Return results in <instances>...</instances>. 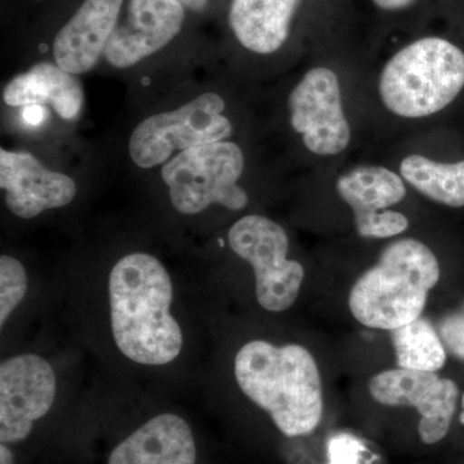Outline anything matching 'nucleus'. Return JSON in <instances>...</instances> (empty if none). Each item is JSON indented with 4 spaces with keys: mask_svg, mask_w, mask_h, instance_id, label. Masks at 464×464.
Segmentation results:
<instances>
[{
    "mask_svg": "<svg viewBox=\"0 0 464 464\" xmlns=\"http://www.w3.org/2000/svg\"><path fill=\"white\" fill-rule=\"evenodd\" d=\"M235 255L255 271L256 297L270 313H283L297 301L304 279V266L288 259L289 237L267 217L249 215L235 222L228 231Z\"/></svg>",
    "mask_w": 464,
    "mask_h": 464,
    "instance_id": "0eeeda50",
    "label": "nucleus"
},
{
    "mask_svg": "<svg viewBox=\"0 0 464 464\" xmlns=\"http://www.w3.org/2000/svg\"><path fill=\"white\" fill-rule=\"evenodd\" d=\"M186 9L177 0H130L106 45V63L124 70L166 48L181 33Z\"/></svg>",
    "mask_w": 464,
    "mask_h": 464,
    "instance_id": "f8f14e48",
    "label": "nucleus"
},
{
    "mask_svg": "<svg viewBox=\"0 0 464 464\" xmlns=\"http://www.w3.org/2000/svg\"><path fill=\"white\" fill-rule=\"evenodd\" d=\"M436 328L448 353L464 362V304L442 316Z\"/></svg>",
    "mask_w": 464,
    "mask_h": 464,
    "instance_id": "412c9836",
    "label": "nucleus"
},
{
    "mask_svg": "<svg viewBox=\"0 0 464 464\" xmlns=\"http://www.w3.org/2000/svg\"><path fill=\"white\" fill-rule=\"evenodd\" d=\"M0 188L5 206L20 218L69 206L78 194L72 177L54 172L27 151L0 149Z\"/></svg>",
    "mask_w": 464,
    "mask_h": 464,
    "instance_id": "ddd939ff",
    "label": "nucleus"
},
{
    "mask_svg": "<svg viewBox=\"0 0 464 464\" xmlns=\"http://www.w3.org/2000/svg\"><path fill=\"white\" fill-rule=\"evenodd\" d=\"M225 111L224 97L206 92L179 108L150 115L130 134V157L137 167L150 169L164 166L176 152L226 141L234 127Z\"/></svg>",
    "mask_w": 464,
    "mask_h": 464,
    "instance_id": "423d86ee",
    "label": "nucleus"
},
{
    "mask_svg": "<svg viewBox=\"0 0 464 464\" xmlns=\"http://www.w3.org/2000/svg\"><path fill=\"white\" fill-rule=\"evenodd\" d=\"M84 90L78 75L57 63H39L14 76L3 91V101L11 108L51 105L63 121H75L84 106Z\"/></svg>",
    "mask_w": 464,
    "mask_h": 464,
    "instance_id": "dca6fc26",
    "label": "nucleus"
},
{
    "mask_svg": "<svg viewBox=\"0 0 464 464\" xmlns=\"http://www.w3.org/2000/svg\"><path fill=\"white\" fill-rule=\"evenodd\" d=\"M440 275L435 253L422 241H393L377 264L357 277L348 307L366 328L393 331L422 316Z\"/></svg>",
    "mask_w": 464,
    "mask_h": 464,
    "instance_id": "7ed1b4c3",
    "label": "nucleus"
},
{
    "mask_svg": "<svg viewBox=\"0 0 464 464\" xmlns=\"http://www.w3.org/2000/svg\"><path fill=\"white\" fill-rule=\"evenodd\" d=\"M464 88V52L439 36L418 39L390 58L380 78L392 114L420 119L450 105Z\"/></svg>",
    "mask_w": 464,
    "mask_h": 464,
    "instance_id": "20e7f679",
    "label": "nucleus"
},
{
    "mask_svg": "<svg viewBox=\"0 0 464 464\" xmlns=\"http://www.w3.org/2000/svg\"><path fill=\"white\" fill-rule=\"evenodd\" d=\"M400 174L430 200L450 208L464 207V160L438 163L422 155H409L400 164Z\"/></svg>",
    "mask_w": 464,
    "mask_h": 464,
    "instance_id": "a211bd4d",
    "label": "nucleus"
},
{
    "mask_svg": "<svg viewBox=\"0 0 464 464\" xmlns=\"http://www.w3.org/2000/svg\"><path fill=\"white\" fill-rule=\"evenodd\" d=\"M0 464H14V453L5 444L0 445Z\"/></svg>",
    "mask_w": 464,
    "mask_h": 464,
    "instance_id": "b1692460",
    "label": "nucleus"
},
{
    "mask_svg": "<svg viewBox=\"0 0 464 464\" xmlns=\"http://www.w3.org/2000/svg\"><path fill=\"white\" fill-rule=\"evenodd\" d=\"M244 167L243 150L226 140L179 152L160 173L172 206L182 215H198L213 204L239 212L249 201L237 185Z\"/></svg>",
    "mask_w": 464,
    "mask_h": 464,
    "instance_id": "39448f33",
    "label": "nucleus"
},
{
    "mask_svg": "<svg viewBox=\"0 0 464 464\" xmlns=\"http://www.w3.org/2000/svg\"><path fill=\"white\" fill-rule=\"evenodd\" d=\"M27 292L25 267L11 256L0 257V325H5L9 315L20 304Z\"/></svg>",
    "mask_w": 464,
    "mask_h": 464,
    "instance_id": "aec40b11",
    "label": "nucleus"
},
{
    "mask_svg": "<svg viewBox=\"0 0 464 464\" xmlns=\"http://www.w3.org/2000/svg\"><path fill=\"white\" fill-rule=\"evenodd\" d=\"M335 188L353 209L360 237L387 239L408 230L406 216L389 209L406 197L404 179L393 170L377 166L356 167L342 174Z\"/></svg>",
    "mask_w": 464,
    "mask_h": 464,
    "instance_id": "9b49d317",
    "label": "nucleus"
},
{
    "mask_svg": "<svg viewBox=\"0 0 464 464\" xmlns=\"http://www.w3.org/2000/svg\"><path fill=\"white\" fill-rule=\"evenodd\" d=\"M234 373L244 395L270 415L288 438L308 435L323 418L322 375L316 360L301 344H244Z\"/></svg>",
    "mask_w": 464,
    "mask_h": 464,
    "instance_id": "f03ea898",
    "label": "nucleus"
},
{
    "mask_svg": "<svg viewBox=\"0 0 464 464\" xmlns=\"http://www.w3.org/2000/svg\"><path fill=\"white\" fill-rule=\"evenodd\" d=\"M372 2L382 11L395 12L411 7L417 0H372Z\"/></svg>",
    "mask_w": 464,
    "mask_h": 464,
    "instance_id": "4be33fe9",
    "label": "nucleus"
},
{
    "mask_svg": "<svg viewBox=\"0 0 464 464\" xmlns=\"http://www.w3.org/2000/svg\"><path fill=\"white\" fill-rule=\"evenodd\" d=\"M110 315L116 346L143 365H166L181 353L183 335L170 315L173 286L154 256L119 259L109 277Z\"/></svg>",
    "mask_w": 464,
    "mask_h": 464,
    "instance_id": "f257e3e1",
    "label": "nucleus"
},
{
    "mask_svg": "<svg viewBox=\"0 0 464 464\" xmlns=\"http://www.w3.org/2000/svg\"><path fill=\"white\" fill-rule=\"evenodd\" d=\"M368 387L378 404L418 411V433L424 444H436L448 435L459 399L456 382L433 372L396 368L375 374Z\"/></svg>",
    "mask_w": 464,
    "mask_h": 464,
    "instance_id": "1a4fd4ad",
    "label": "nucleus"
},
{
    "mask_svg": "<svg viewBox=\"0 0 464 464\" xmlns=\"http://www.w3.org/2000/svg\"><path fill=\"white\" fill-rule=\"evenodd\" d=\"M197 445L190 426L176 414H160L112 450L109 464H195Z\"/></svg>",
    "mask_w": 464,
    "mask_h": 464,
    "instance_id": "2eb2a0df",
    "label": "nucleus"
},
{
    "mask_svg": "<svg viewBox=\"0 0 464 464\" xmlns=\"http://www.w3.org/2000/svg\"><path fill=\"white\" fill-rule=\"evenodd\" d=\"M390 334L398 368L438 373L447 364V348L429 319L420 316Z\"/></svg>",
    "mask_w": 464,
    "mask_h": 464,
    "instance_id": "6ab92c4d",
    "label": "nucleus"
},
{
    "mask_svg": "<svg viewBox=\"0 0 464 464\" xmlns=\"http://www.w3.org/2000/svg\"><path fill=\"white\" fill-rule=\"evenodd\" d=\"M290 124L308 151L320 157L341 154L350 145L351 128L338 76L326 67L311 69L288 99Z\"/></svg>",
    "mask_w": 464,
    "mask_h": 464,
    "instance_id": "6e6552de",
    "label": "nucleus"
},
{
    "mask_svg": "<svg viewBox=\"0 0 464 464\" xmlns=\"http://www.w3.org/2000/svg\"><path fill=\"white\" fill-rule=\"evenodd\" d=\"M124 0H84L53 42L54 63L74 75L92 72L118 25Z\"/></svg>",
    "mask_w": 464,
    "mask_h": 464,
    "instance_id": "4468645a",
    "label": "nucleus"
},
{
    "mask_svg": "<svg viewBox=\"0 0 464 464\" xmlns=\"http://www.w3.org/2000/svg\"><path fill=\"white\" fill-rule=\"evenodd\" d=\"M304 0H232L228 25L237 41L252 53L267 56L290 35L293 18Z\"/></svg>",
    "mask_w": 464,
    "mask_h": 464,
    "instance_id": "f3484780",
    "label": "nucleus"
},
{
    "mask_svg": "<svg viewBox=\"0 0 464 464\" xmlns=\"http://www.w3.org/2000/svg\"><path fill=\"white\" fill-rule=\"evenodd\" d=\"M460 422L464 424V393L462 396V413H460Z\"/></svg>",
    "mask_w": 464,
    "mask_h": 464,
    "instance_id": "a878e982",
    "label": "nucleus"
},
{
    "mask_svg": "<svg viewBox=\"0 0 464 464\" xmlns=\"http://www.w3.org/2000/svg\"><path fill=\"white\" fill-rule=\"evenodd\" d=\"M181 3L185 9H190V11L200 12L207 7L209 0H177Z\"/></svg>",
    "mask_w": 464,
    "mask_h": 464,
    "instance_id": "5701e85b",
    "label": "nucleus"
},
{
    "mask_svg": "<svg viewBox=\"0 0 464 464\" xmlns=\"http://www.w3.org/2000/svg\"><path fill=\"white\" fill-rule=\"evenodd\" d=\"M328 464H362V462H348V460H329Z\"/></svg>",
    "mask_w": 464,
    "mask_h": 464,
    "instance_id": "393cba45",
    "label": "nucleus"
},
{
    "mask_svg": "<svg viewBox=\"0 0 464 464\" xmlns=\"http://www.w3.org/2000/svg\"><path fill=\"white\" fill-rule=\"evenodd\" d=\"M56 375L47 360L33 353L0 365V441L29 438L34 422L48 414L56 399Z\"/></svg>",
    "mask_w": 464,
    "mask_h": 464,
    "instance_id": "9d476101",
    "label": "nucleus"
}]
</instances>
